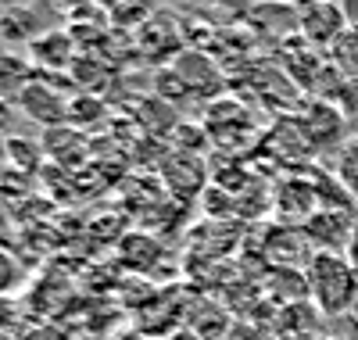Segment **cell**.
Returning <instances> with one entry per match:
<instances>
[{
  "label": "cell",
  "instance_id": "cell-1",
  "mask_svg": "<svg viewBox=\"0 0 358 340\" xmlns=\"http://www.w3.org/2000/svg\"><path fill=\"white\" fill-rule=\"evenodd\" d=\"M301 276H305V290H308L312 308L330 323H337L358 301V272L351 269L348 255H341V251H308Z\"/></svg>",
  "mask_w": 358,
  "mask_h": 340
},
{
  "label": "cell",
  "instance_id": "cell-2",
  "mask_svg": "<svg viewBox=\"0 0 358 340\" xmlns=\"http://www.w3.org/2000/svg\"><path fill=\"white\" fill-rule=\"evenodd\" d=\"M294 122H297V129H301V136L308 140V147H312V154H326V150H337L351 133V126H348V118L330 104V101H301V108H297V115H294Z\"/></svg>",
  "mask_w": 358,
  "mask_h": 340
},
{
  "label": "cell",
  "instance_id": "cell-3",
  "mask_svg": "<svg viewBox=\"0 0 358 340\" xmlns=\"http://www.w3.org/2000/svg\"><path fill=\"white\" fill-rule=\"evenodd\" d=\"M348 33L344 4H330V0H312V4H297V36L312 43L315 50L330 54L334 43Z\"/></svg>",
  "mask_w": 358,
  "mask_h": 340
},
{
  "label": "cell",
  "instance_id": "cell-4",
  "mask_svg": "<svg viewBox=\"0 0 358 340\" xmlns=\"http://www.w3.org/2000/svg\"><path fill=\"white\" fill-rule=\"evenodd\" d=\"M358 229V215L348 208H319L308 222H301V240L312 251H348Z\"/></svg>",
  "mask_w": 358,
  "mask_h": 340
},
{
  "label": "cell",
  "instance_id": "cell-5",
  "mask_svg": "<svg viewBox=\"0 0 358 340\" xmlns=\"http://www.w3.org/2000/svg\"><path fill=\"white\" fill-rule=\"evenodd\" d=\"M18 108H22V115H25V118L43 122V126L57 129V126H65V122H69V108H72V101H69L57 86H50V83L36 72V79L22 90Z\"/></svg>",
  "mask_w": 358,
  "mask_h": 340
},
{
  "label": "cell",
  "instance_id": "cell-6",
  "mask_svg": "<svg viewBox=\"0 0 358 340\" xmlns=\"http://www.w3.org/2000/svg\"><path fill=\"white\" fill-rule=\"evenodd\" d=\"M25 57L36 72L43 69V76L72 72V65H76V36L69 33V29H47L43 36H36L25 47Z\"/></svg>",
  "mask_w": 358,
  "mask_h": 340
},
{
  "label": "cell",
  "instance_id": "cell-7",
  "mask_svg": "<svg viewBox=\"0 0 358 340\" xmlns=\"http://www.w3.org/2000/svg\"><path fill=\"white\" fill-rule=\"evenodd\" d=\"M47 33L43 25V11L40 8H29V4H15V8H4L0 11V40L8 47H29L36 36Z\"/></svg>",
  "mask_w": 358,
  "mask_h": 340
},
{
  "label": "cell",
  "instance_id": "cell-8",
  "mask_svg": "<svg viewBox=\"0 0 358 340\" xmlns=\"http://www.w3.org/2000/svg\"><path fill=\"white\" fill-rule=\"evenodd\" d=\"M334 179H337V187L358 201V133L351 129V136L334 150Z\"/></svg>",
  "mask_w": 358,
  "mask_h": 340
},
{
  "label": "cell",
  "instance_id": "cell-9",
  "mask_svg": "<svg viewBox=\"0 0 358 340\" xmlns=\"http://www.w3.org/2000/svg\"><path fill=\"white\" fill-rule=\"evenodd\" d=\"M330 61H334V69H337L344 79L358 83V29H348V33L334 43Z\"/></svg>",
  "mask_w": 358,
  "mask_h": 340
},
{
  "label": "cell",
  "instance_id": "cell-10",
  "mask_svg": "<svg viewBox=\"0 0 358 340\" xmlns=\"http://www.w3.org/2000/svg\"><path fill=\"white\" fill-rule=\"evenodd\" d=\"M330 104L348 118V126H355V129H358V83L344 79V83H341V90H337V97H334Z\"/></svg>",
  "mask_w": 358,
  "mask_h": 340
},
{
  "label": "cell",
  "instance_id": "cell-11",
  "mask_svg": "<svg viewBox=\"0 0 358 340\" xmlns=\"http://www.w3.org/2000/svg\"><path fill=\"white\" fill-rule=\"evenodd\" d=\"M15 283H18V262L0 247V294H8Z\"/></svg>",
  "mask_w": 358,
  "mask_h": 340
},
{
  "label": "cell",
  "instance_id": "cell-12",
  "mask_svg": "<svg viewBox=\"0 0 358 340\" xmlns=\"http://www.w3.org/2000/svg\"><path fill=\"white\" fill-rule=\"evenodd\" d=\"M337 340H358V301L337 319Z\"/></svg>",
  "mask_w": 358,
  "mask_h": 340
},
{
  "label": "cell",
  "instance_id": "cell-13",
  "mask_svg": "<svg viewBox=\"0 0 358 340\" xmlns=\"http://www.w3.org/2000/svg\"><path fill=\"white\" fill-rule=\"evenodd\" d=\"M344 255H348V262H351V269L358 272V229H355V236H351V243H348V251H344Z\"/></svg>",
  "mask_w": 358,
  "mask_h": 340
},
{
  "label": "cell",
  "instance_id": "cell-14",
  "mask_svg": "<svg viewBox=\"0 0 358 340\" xmlns=\"http://www.w3.org/2000/svg\"><path fill=\"white\" fill-rule=\"evenodd\" d=\"M355 133H358V129H355Z\"/></svg>",
  "mask_w": 358,
  "mask_h": 340
}]
</instances>
